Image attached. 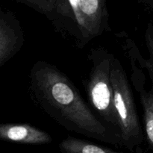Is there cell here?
<instances>
[{
	"mask_svg": "<svg viewBox=\"0 0 153 153\" xmlns=\"http://www.w3.org/2000/svg\"><path fill=\"white\" fill-rule=\"evenodd\" d=\"M31 99L68 131L122 147L121 140L97 117L74 85L55 66L37 61L30 72Z\"/></svg>",
	"mask_w": 153,
	"mask_h": 153,
	"instance_id": "cell-1",
	"label": "cell"
},
{
	"mask_svg": "<svg viewBox=\"0 0 153 153\" xmlns=\"http://www.w3.org/2000/svg\"><path fill=\"white\" fill-rule=\"evenodd\" d=\"M113 57L104 49L92 50L91 59L93 67L86 89L88 101L95 114L121 140L120 126L115 109L111 79Z\"/></svg>",
	"mask_w": 153,
	"mask_h": 153,
	"instance_id": "cell-2",
	"label": "cell"
},
{
	"mask_svg": "<svg viewBox=\"0 0 153 153\" xmlns=\"http://www.w3.org/2000/svg\"><path fill=\"white\" fill-rule=\"evenodd\" d=\"M111 79L114 106L119 120L123 147L133 151L143 140V134L126 73L119 60L113 57Z\"/></svg>",
	"mask_w": 153,
	"mask_h": 153,
	"instance_id": "cell-3",
	"label": "cell"
},
{
	"mask_svg": "<svg viewBox=\"0 0 153 153\" xmlns=\"http://www.w3.org/2000/svg\"><path fill=\"white\" fill-rule=\"evenodd\" d=\"M24 34L19 22L10 12H1L0 16V67L20 49Z\"/></svg>",
	"mask_w": 153,
	"mask_h": 153,
	"instance_id": "cell-4",
	"label": "cell"
},
{
	"mask_svg": "<svg viewBox=\"0 0 153 153\" xmlns=\"http://www.w3.org/2000/svg\"><path fill=\"white\" fill-rule=\"evenodd\" d=\"M79 10L91 39L101 34L108 27L105 0H79Z\"/></svg>",
	"mask_w": 153,
	"mask_h": 153,
	"instance_id": "cell-5",
	"label": "cell"
},
{
	"mask_svg": "<svg viewBox=\"0 0 153 153\" xmlns=\"http://www.w3.org/2000/svg\"><path fill=\"white\" fill-rule=\"evenodd\" d=\"M0 138L4 141L25 144H46L52 142L49 134L28 124H1Z\"/></svg>",
	"mask_w": 153,
	"mask_h": 153,
	"instance_id": "cell-6",
	"label": "cell"
},
{
	"mask_svg": "<svg viewBox=\"0 0 153 153\" xmlns=\"http://www.w3.org/2000/svg\"><path fill=\"white\" fill-rule=\"evenodd\" d=\"M61 152L66 153H113L111 148L94 144L90 141L69 137L59 145Z\"/></svg>",
	"mask_w": 153,
	"mask_h": 153,
	"instance_id": "cell-7",
	"label": "cell"
},
{
	"mask_svg": "<svg viewBox=\"0 0 153 153\" xmlns=\"http://www.w3.org/2000/svg\"><path fill=\"white\" fill-rule=\"evenodd\" d=\"M140 101L143 108L145 131L148 143L153 149V94L140 89Z\"/></svg>",
	"mask_w": 153,
	"mask_h": 153,
	"instance_id": "cell-8",
	"label": "cell"
},
{
	"mask_svg": "<svg viewBox=\"0 0 153 153\" xmlns=\"http://www.w3.org/2000/svg\"><path fill=\"white\" fill-rule=\"evenodd\" d=\"M22 1L47 16L55 13L56 0H22Z\"/></svg>",
	"mask_w": 153,
	"mask_h": 153,
	"instance_id": "cell-9",
	"label": "cell"
}]
</instances>
